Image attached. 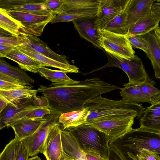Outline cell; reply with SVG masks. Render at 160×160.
Masks as SVG:
<instances>
[{
	"mask_svg": "<svg viewBox=\"0 0 160 160\" xmlns=\"http://www.w3.org/2000/svg\"><path fill=\"white\" fill-rule=\"evenodd\" d=\"M90 111L86 123L109 119L117 116H137L140 119L145 108L141 104L131 103L122 99L114 100L102 97L100 95L87 102L84 107Z\"/></svg>",
	"mask_w": 160,
	"mask_h": 160,
	"instance_id": "obj_1",
	"label": "cell"
},
{
	"mask_svg": "<svg viewBox=\"0 0 160 160\" xmlns=\"http://www.w3.org/2000/svg\"><path fill=\"white\" fill-rule=\"evenodd\" d=\"M109 146L122 153L135 154L141 149H145L160 155V134L134 129L123 137L110 141Z\"/></svg>",
	"mask_w": 160,
	"mask_h": 160,
	"instance_id": "obj_2",
	"label": "cell"
},
{
	"mask_svg": "<svg viewBox=\"0 0 160 160\" xmlns=\"http://www.w3.org/2000/svg\"><path fill=\"white\" fill-rule=\"evenodd\" d=\"M76 139L85 152L97 153L108 158L109 139L103 132L88 123H84L68 130Z\"/></svg>",
	"mask_w": 160,
	"mask_h": 160,
	"instance_id": "obj_3",
	"label": "cell"
},
{
	"mask_svg": "<svg viewBox=\"0 0 160 160\" xmlns=\"http://www.w3.org/2000/svg\"><path fill=\"white\" fill-rule=\"evenodd\" d=\"M101 37V47L105 52L118 57L130 60L135 56V51L127 35L114 33L98 28Z\"/></svg>",
	"mask_w": 160,
	"mask_h": 160,
	"instance_id": "obj_4",
	"label": "cell"
},
{
	"mask_svg": "<svg viewBox=\"0 0 160 160\" xmlns=\"http://www.w3.org/2000/svg\"><path fill=\"white\" fill-rule=\"evenodd\" d=\"M108 61L105 65L96 71L110 67H115L122 70L128 76L129 82L123 86L138 85L144 82L148 75L143 65L142 60L137 56L130 60L113 56L106 52Z\"/></svg>",
	"mask_w": 160,
	"mask_h": 160,
	"instance_id": "obj_5",
	"label": "cell"
},
{
	"mask_svg": "<svg viewBox=\"0 0 160 160\" xmlns=\"http://www.w3.org/2000/svg\"><path fill=\"white\" fill-rule=\"evenodd\" d=\"M137 117L117 116L89 124L104 133L110 141L121 138L133 130L132 127L134 119Z\"/></svg>",
	"mask_w": 160,
	"mask_h": 160,
	"instance_id": "obj_6",
	"label": "cell"
},
{
	"mask_svg": "<svg viewBox=\"0 0 160 160\" xmlns=\"http://www.w3.org/2000/svg\"><path fill=\"white\" fill-rule=\"evenodd\" d=\"M59 116L48 114L47 120L30 136L21 140L27 149L29 157L42 153L47 137L54 126L59 122Z\"/></svg>",
	"mask_w": 160,
	"mask_h": 160,
	"instance_id": "obj_7",
	"label": "cell"
},
{
	"mask_svg": "<svg viewBox=\"0 0 160 160\" xmlns=\"http://www.w3.org/2000/svg\"><path fill=\"white\" fill-rule=\"evenodd\" d=\"M7 12L22 24L26 35L37 37L41 36L46 25L56 16L52 13L41 15L18 11H8Z\"/></svg>",
	"mask_w": 160,
	"mask_h": 160,
	"instance_id": "obj_8",
	"label": "cell"
},
{
	"mask_svg": "<svg viewBox=\"0 0 160 160\" xmlns=\"http://www.w3.org/2000/svg\"><path fill=\"white\" fill-rule=\"evenodd\" d=\"M130 0H100L95 25L103 29L118 14L125 10Z\"/></svg>",
	"mask_w": 160,
	"mask_h": 160,
	"instance_id": "obj_9",
	"label": "cell"
},
{
	"mask_svg": "<svg viewBox=\"0 0 160 160\" xmlns=\"http://www.w3.org/2000/svg\"><path fill=\"white\" fill-rule=\"evenodd\" d=\"M43 0H0V8L43 15L51 13Z\"/></svg>",
	"mask_w": 160,
	"mask_h": 160,
	"instance_id": "obj_10",
	"label": "cell"
},
{
	"mask_svg": "<svg viewBox=\"0 0 160 160\" xmlns=\"http://www.w3.org/2000/svg\"><path fill=\"white\" fill-rule=\"evenodd\" d=\"M59 122L56 124L49 133L44 143L42 153L47 160H60L63 152Z\"/></svg>",
	"mask_w": 160,
	"mask_h": 160,
	"instance_id": "obj_11",
	"label": "cell"
},
{
	"mask_svg": "<svg viewBox=\"0 0 160 160\" xmlns=\"http://www.w3.org/2000/svg\"><path fill=\"white\" fill-rule=\"evenodd\" d=\"M95 19L96 18H80L72 22L81 37L92 43L95 47L102 49L101 37L94 24Z\"/></svg>",
	"mask_w": 160,
	"mask_h": 160,
	"instance_id": "obj_12",
	"label": "cell"
},
{
	"mask_svg": "<svg viewBox=\"0 0 160 160\" xmlns=\"http://www.w3.org/2000/svg\"><path fill=\"white\" fill-rule=\"evenodd\" d=\"M21 51L42 63L43 67L58 68L66 73H78L79 68L76 66L62 63L47 57L35 51L26 43L17 47Z\"/></svg>",
	"mask_w": 160,
	"mask_h": 160,
	"instance_id": "obj_13",
	"label": "cell"
},
{
	"mask_svg": "<svg viewBox=\"0 0 160 160\" xmlns=\"http://www.w3.org/2000/svg\"><path fill=\"white\" fill-rule=\"evenodd\" d=\"M139 120L142 130L160 134V99L145 109Z\"/></svg>",
	"mask_w": 160,
	"mask_h": 160,
	"instance_id": "obj_14",
	"label": "cell"
},
{
	"mask_svg": "<svg viewBox=\"0 0 160 160\" xmlns=\"http://www.w3.org/2000/svg\"><path fill=\"white\" fill-rule=\"evenodd\" d=\"M48 114L42 118H25L20 119L10 126L13 130L15 137L21 140L34 133L45 122Z\"/></svg>",
	"mask_w": 160,
	"mask_h": 160,
	"instance_id": "obj_15",
	"label": "cell"
},
{
	"mask_svg": "<svg viewBox=\"0 0 160 160\" xmlns=\"http://www.w3.org/2000/svg\"><path fill=\"white\" fill-rule=\"evenodd\" d=\"M34 98L9 102L0 113V129L9 127L13 123L16 116L25 108L32 105Z\"/></svg>",
	"mask_w": 160,
	"mask_h": 160,
	"instance_id": "obj_16",
	"label": "cell"
},
{
	"mask_svg": "<svg viewBox=\"0 0 160 160\" xmlns=\"http://www.w3.org/2000/svg\"><path fill=\"white\" fill-rule=\"evenodd\" d=\"M160 18L151 11L130 27L127 34L144 35L158 28Z\"/></svg>",
	"mask_w": 160,
	"mask_h": 160,
	"instance_id": "obj_17",
	"label": "cell"
},
{
	"mask_svg": "<svg viewBox=\"0 0 160 160\" xmlns=\"http://www.w3.org/2000/svg\"><path fill=\"white\" fill-rule=\"evenodd\" d=\"M155 0H130L126 8L128 28L152 10Z\"/></svg>",
	"mask_w": 160,
	"mask_h": 160,
	"instance_id": "obj_18",
	"label": "cell"
},
{
	"mask_svg": "<svg viewBox=\"0 0 160 160\" xmlns=\"http://www.w3.org/2000/svg\"><path fill=\"white\" fill-rule=\"evenodd\" d=\"M100 0H63V13H98Z\"/></svg>",
	"mask_w": 160,
	"mask_h": 160,
	"instance_id": "obj_19",
	"label": "cell"
},
{
	"mask_svg": "<svg viewBox=\"0 0 160 160\" xmlns=\"http://www.w3.org/2000/svg\"><path fill=\"white\" fill-rule=\"evenodd\" d=\"M88 107L76 111L63 113L59 117V122L61 124L62 130H68L86 123L90 114Z\"/></svg>",
	"mask_w": 160,
	"mask_h": 160,
	"instance_id": "obj_20",
	"label": "cell"
},
{
	"mask_svg": "<svg viewBox=\"0 0 160 160\" xmlns=\"http://www.w3.org/2000/svg\"><path fill=\"white\" fill-rule=\"evenodd\" d=\"M24 35L27 40L26 43L37 52L57 61L67 64H70L66 56L58 54L53 51L47 43L37 37L29 35Z\"/></svg>",
	"mask_w": 160,
	"mask_h": 160,
	"instance_id": "obj_21",
	"label": "cell"
},
{
	"mask_svg": "<svg viewBox=\"0 0 160 160\" xmlns=\"http://www.w3.org/2000/svg\"><path fill=\"white\" fill-rule=\"evenodd\" d=\"M6 58L18 63L22 69L34 73L38 72L39 68L43 66L40 62L24 53L17 47L7 54Z\"/></svg>",
	"mask_w": 160,
	"mask_h": 160,
	"instance_id": "obj_22",
	"label": "cell"
},
{
	"mask_svg": "<svg viewBox=\"0 0 160 160\" xmlns=\"http://www.w3.org/2000/svg\"><path fill=\"white\" fill-rule=\"evenodd\" d=\"M61 138L63 152L76 160H88L85 152L77 141L67 130H61Z\"/></svg>",
	"mask_w": 160,
	"mask_h": 160,
	"instance_id": "obj_23",
	"label": "cell"
},
{
	"mask_svg": "<svg viewBox=\"0 0 160 160\" xmlns=\"http://www.w3.org/2000/svg\"><path fill=\"white\" fill-rule=\"evenodd\" d=\"M0 28L16 36L26 35L24 27L4 9L0 8Z\"/></svg>",
	"mask_w": 160,
	"mask_h": 160,
	"instance_id": "obj_24",
	"label": "cell"
},
{
	"mask_svg": "<svg viewBox=\"0 0 160 160\" xmlns=\"http://www.w3.org/2000/svg\"><path fill=\"white\" fill-rule=\"evenodd\" d=\"M147 40L150 49V59L154 71L156 78L160 79V47L153 31L143 35Z\"/></svg>",
	"mask_w": 160,
	"mask_h": 160,
	"instance_id": "obj_25",
	"label": "cell"
},
{
	"mask_svg": "<svg viewBox=\"0 0 160 160\" xmlns=\"http://www.w3.org/2000/svg\"><path fill=\"white\" fill-rule=\"evenodd\" d=\"M38 72L42 77L58 85H70L80 82L70 78L67 75L66 73L63 71L49 69L43 66L39 68Z\"/></svg>",
	"mask_w": 160,
	"mask_h": 160,
	"instance_id": "obj_26",
	"label": "cell"
},
{
	"mask_svg": "<svg viewBox=\"0 0 160 160\" xmlns=\"http://www.w3.org/2000/svg\"><path fill=\"white\" fill-rule=\"evenodd\" d=\"M0 72L16 79L25 82L33 83L34 80L21 68L12 66L4 59H0Z\"/></svg>",
	"mask_w": 160,
	"mask_h": 160,
	"instance_id": "obj_27",
	"label": "cell"
},
{
	"mask_svg": "<svg viewBox=\"0 0 160 160\" xmlns=\"http://www.w3.org/2000/svg\"><path fill=\"white\" fill-rule=\"evenodd\" d=\"M103 29L118 34L127 35L129 28L126 9L118 14Z\"/></svg>",
	"mask_w": 160,
	"mask_h": 160,
	"instance_id": "obj_28",
	"label": "cell"
},
{
	"mask_svg": "<svg viewBox=\"0 0 160 160\" xmlns=\"http://www.w3.org/2000/svg\"><path fill=\"white\" fill-rule=\"evenodd\" d=\"M122 99L131 103L149 102L145 96L136 85H130L121 88Z\"/></svg>",
	"mask_w": 160,
	"mask_h": 160,
	"instance_id": "obj_29",
	"label": "cell"
},
{
	"mask_svg": "<svg viewBox=\"0 0 160 160\" xmlns=\"http://www.w3.org/2000/svg\"><path fill=\"white\" fill-rule=\"evenodd\" d=\"M38 89H22L5 90H0V95L5 98L9 102L20 100L36 97Z\"/></svg>",
	"mask_w": 160,
	"mask_h": 160,
	"instance_id": "obj_30",
	"label": "cell"
},
{
	"mask_svg": "<svg viewBox=\"0 0 160 160\" xmlns=\"http://www.w3.org/2000/svg\"><path fill=\"white\" fill-rule=\"evenodd\" d=\"M155 84L148 76L144 82L137 85L151 104L160 99V90L154 87Z\"/></svg>",
	"mask_w": 160,
	"mask_h": 160,
	"instance_id": "obj_31",
	"label": "cell"
},
{
	"mask_svg": "<svg viewBox=\"0 0 160 160\" xmlns=\"http://www.w3.org/2000/svg\"><path fill=\"white\" fill-rule=\"evenodd\" d=\"M51 113L50 110L47 107H40L31 105L25 108L16 116L13 123L22 118H41Z\"/></svg>",
	"mask_w": 160,
	"mask_h": 160,
	"instance_id": "obj_32",
	"label": "cell"
},
{
	"mask_svg": "<svg viewBox=\"0 0 160 160\" xmlns=\"http://www.w3.org/2000/svg\"><path fill=\"white\" fill-rule=\"evenodd\" d=\"M20 140L16 137L6 145L0 154V160H16Z\"/></svg>",
	"mask_w": 160,
	"mask_h": 160,
	"instance_id": "obj_33",
	"label": "cell"
},
{
	"mask_svg": "<svg viewBox=\"0 0 160 160\" xmlns=\"http://www.w3.org/2000/svg\"><path fill=\"white\" fill-rule=\"evenodd\" d=\"M98 13H62L56 16L52 19L50 22L53 23L64 22L72 21L80 18H95Z\"/></svg>",
	"mask_w": 160,
	"mask_h": 160,
	"instance_id": "obj_34",
	"label": "cell"
},
{
	"mask_svg": "<svg viewBox=\"0 0 160 160\" xmlns=\"http://www.w3.org/2000/svg\"><path fill=\"white\" fill-rule=\"evenodd\" d=\"M122 154L130 160H160V155L143 148L139 149L134 155L129 152Z\"/></svg>",
	"mask_w": 160,
	"mask_h": 160,
	"instance_id": "obj_35",
	"label": "cell"
},
{
	"mask_svg": "<svg viewBox=\"0 0 160 160\" xmlns=\"http://www.w3.org/2000/svg\"><path fill=\"white\" fill-rule=\"evenodd\" d=\"M128 38L133 48H138L143 51L148 57L150 51L149 44L147 39L142 35H132L127 34Z\"/></svg>",
	"mask_w": 160,
	"mask_h": 160,
	"instance_id": "obj_36",
	"label": "cell"
},
{
	"mask_svg": "<svg viewBox=\"0 0 160 160\" xmlns=\"http://www.w3.org/2000/svg\"><path fill=\"white\" fill-rule=\"evenodd\" d=\"M27 41V39L24 35L19 36H12L5 38H0V44L15 47H18L26 43Z\"/></svg>",
	"mask_w": 160,
	"mask_h": 160,
	"instance_id": "obj_37",
	"label": "cell"
},
{
	"mask_svg": "<svg viewBox=\"0 0 160 160\" xmlns=\"http://www.w3.org/2000/svg\"><path fill=\"white\" fill-rule=\"evenodd\" d=\"M63 0H46L43 3L53 15L58 16L63 12Z\"/></svg>",
	"mask_w": 160,
	"mask_h": 160,
	"instance_id": "obj_38",
	"label": "cell"
},
{
	"mask_svg": "<svg viewBox=\"0 0 160 160\" xmlns=\"http://www.w3.org/2000/svg\"><path fill=\"white\" fill-rule=\"evenodd\" d=\"M31 84H24L0 80V90H5L22 89H32Z\"/></svg>",
	"mask_w": 160,
	"mask_h": 160,
	"instance_id": "obj_39",
	"label": "cell"
},
{
	"mask_svg": "<svg viewBox=\"0 0 160 160\" xmlns=\"http://www.w3.org/2000/svg\"><path fill=\"white\" fill-rule=\"evenodd\" d=\"M29 157L27 149L20 141L16 160H27Z\"/></svg>",
	"mask_w": 160,
	"mask_h": 160,
	"instance_id": "obj_40",
	"label": "cell"
},
{
	"mask_svg": "<svg viewBox=\"0 0 160 160\" xmlns=\"http://www.w3.org/2000/svg\"><path fill=\"white\" fill-rule=\"evenodd\" d=\"M33 103L34 106L40 107H47L48 106V102L47 98L43 96L34 98L33 101Z\"/></svg>",
	"mask_w": 160,
	"mask_h": 160,
	"instance_id": "obj_41",
	"label": "cell"
},
{
	"mask_svg": "<svg viewBox=\"0 0 160 160\" xmlns=\"http://www.w3.org/2000/svg\"><path fill=\"white\" fill-rule=\"evenodd\" d=\"M0 80L24 84H31L16 79L0 72Z\"/></svg>",
	"mask_w": 160,
	"mask_h": 160,
	"instance_id": "obj_42",
	"label": "cell"
},
{
	"mask_svg": "<svg viewBox=\"0 0 160 160\" xmlns=\"http://www.w3.org/2000/svg\"><path fill=\"white\" fill-rule=\"evenodd\" d=\"M17 47L0 44V58H6L7 54Z\"/></svg>",
	"mask_w": 160,
	"mask_h": 160,
	"instance_id": "obj_43",
	"label": "cell"
},
{
	"mask_svg": "<svg viewBox=\"0 0 160 160\" xmlns=\"http://www.w3.org/2000/svg\"><path fill=\"white\" fill-rule=\"evenodd\" d=\"M109 147L108 160H122L117 151L112 147Z\"/></svg>",
	"mask_w": 160,
	"mask_h": 160,
	"instance_id": "obj_44",
	"label": "cell"
},
{
	"mask_svg": "<svg viewBox=\"0 0 160 160\" xmlns=\"http://www.w3.org/2000/svg\"><path fill=\"white\" fill-rule=\"evenodd\" d=\"M88 160H108L100 155L94 152H85Z\"/></svg>",
	"mask_w": 160,
	"mask_h": 160,
	"instance_id": "obj_45",
	"label": "cell"
},
{
	"mask_svg": "<svg viewBox=\"0 0 160 160\" xmlns=\"http://www.w3.org/2000/svg\"><path fill=\"white\" fill-rule=\"evenodd\" d=\"M9 103L5 98L0 95V113L2 111Z\"/></svg>",
	"mask_w": 160,
	"mask_h": 160,
	"instance_id": "obj_46",
	"label": "cell"
},
{
	"mask_svg": "<svg viewBox=\"0 0 160 160\" xmlns=\"http://www.w3.org/2000/svg\"><path fill=\"white\" fill-rule=\"evenodd\" d=\"M152 10L160 18V2H154L152 7Z\"/></svg>",
	"mask_w": 160,
	"mask_h": 160,
	"instance_id": "obj_47",
	"label": "cell"
},
{
	"mask_svg": "<svg viewBox=\"0 0 160 160\" xmlns=\"http://www.w3.org/2000/svg\"><path fill=\"white\" fill-rule=\"evenodd\" d=\"M153 32L156 39L160 47V26H159L155 29Z\"/></svg>",
	"mask_w": 160,
	"mask_h": 160,
	"instance_id": "obj_48",
	"label": "cell"
},
{
	"mask_svg": "<svg viewBox=\"0 0 160 160\" xmlns=\"http://www.w3.org/2000/svg\"><path fill=\"white\" fill-rule=\"evenodd\" d=\"M60 160H76L69 156L64 152L61 156Z\"/></svg>",
	"mask_w": 160,
	"mask_h": 160,
	"instance_id": "obj_49",
	"label": "cell"
},
{
	"mask_svg": "<svg viewBox=\"0 0 160 160\" xmlns=\"http://www.w3.org/2000/svg\"><path fill=\"white\" fill-rule=\"evenodd\" d=\"M116 150L117 151L118 153L119 154V155L121 157V158L122 160H130L128 158H127L122 153H121L120 152H119L117 150Z\"/></svg>",
	"mask_w": 160,
	"mask_h": 160,
	"instance_id": "obj_50",
	"label": "cell"
},
{
	"mask_svg": "<svg viewBox=\"0 0 160 160\" xmlns=\"http://www.w3.org/2000/svg\"><path fill=\"white\" fill-rule=\"evenodd\" d=\"M27 160H41L40 158L38 156L28 158Z\"/></svg>",
	"mask_w": 160,
	"mask_h": 160,
	"instance_id": "obj_51",
	"label": "cell"
}]
</instances>
